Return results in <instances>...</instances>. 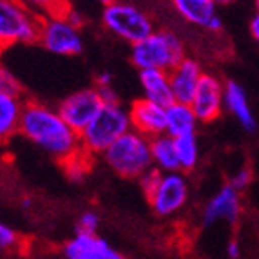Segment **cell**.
<instances>
[{"instance_id": "cell-32", "label": "cell", "mask_w": 259, "mask_h": 259, "mask_svg": "<svg viewBox=\"0 0 259 259\" xmlns=\"http://www.w3.org/2000/svg\"><path fill=\"white\" fill-rule=\"evenodd\" d=\"M248 29H250L252 38H254L255 42L259 44V11H255V13H254V17H252V20H250V26H248Z\"/></svg>"}, {"instance_id": "cell-37", "label": "cell", "mask_w": 259, "mask_h": 259, "mask_svg": "<svg viewBox=\"0 0 259 259\" xmlns=\"http://www.w3.org/2000/svg\"><path fill=\"white\" fill-rule=\"evenodd\" d=\"M255 8H257V11H259V0H255Z\"/></svg>"}, {"instance_id": "cell-30", "label": "cell", "mask_w": 259, "mask_h": 259, "mask_svg": "<svg viewBox=\"0 0 259 259\" xmlns=\"http://www.w3.org/2000/svg\"><path fill=\"white\" fill-rule=\"evenodd\" d=\"M227 255H229L230 259H239L241 257V246H239L238 241H229V245H227Z\"/></svg>"}, {"instance_id": "cell-8", "label": "cell", "mask_w": 259, "mask_h": 259, "mask_svg": "<svg viewBox=\"0 0 259 259\" xmlns=\"http://www.w3.org/2000/svg\"><path fill=\"white\" fill-rule=\"evenodd\" d=\"M189 196V180L182 170H178V172H163L160 185L156 187V190L147 199L156 216L168 218L185 207Z\"/></svg>"}, {"instance_id": "cell-9", "label": "cell", "mask_w": 259, "mask_h": 259, "mask_svg": "<svg viewBox=\"0 0 259 259\" xmlns=\"http://www.w3.org/2000/svg\"><path fill=\"white\" fill-rule=\"evenodd\" d=\"M102 107H104V102L100 98L98 89L87 87V89H80L62 100V104L58 105V112L71 129L82 134L87 129V125L95 120Z\"/></svg>"}, {"instance_id": "cell-20", "label": "cell", "mask_w": 259, "mask_h": 259, "mask_svg": "<svg viewBox=\"0 0 259 259\" xmlns=\"http://www.w3.org/2000/svg\"><path fill=\"white\" fill-rule=\"evenodd\" d=\"M151 154L152 163L161 172H178L180 170V160H178L176 138L170 134H161L151 140Z\"/></svg>"}, {"instance_id": "cell-4", "label": "cell", "mask_w": 259, "mask_h": 259, "mask_svg": "<svg viewBox=\"0 0 259 259\" xmlns=\"http://www.w3.org/2000/svg\"><path fill=\"white\" fill-rule=\"evenodd\" d=\"M129 131H133L129 109L121 104H107L100 109L95 120L80 134L82 149L91 156L104 154L112 143Z\"/></svg>"}, {"instance_id": "cell-15", "label": "cell", "mask_w": 259, "mask_h": 259, "mask_svg": "<svg viewBox=\"0 0 259 259\" xmlns=\"http://www.w3.org/2000/svg\"><path fill=\"white\" fill-rule=\"evenodd\" d=\"M225 111H229L234 120L241 125L246 133H255L257 131V120L254 116V111L250 107L246 91L238 82L229 80L225 82Z\"/></svg>"}, {"instance_id": "cell-33", "label": "cell", "mask_w": 259, "mask_h": 259, "mask_svg": "<svg viewBox=\"0 0 259 259\" xmlns=\"http://www.w3.org/2000/svg\"><path fill=\"white\" fill-rule=\"evenodd\" d=\"M65 17L69 18V20L73 22V24H74L76 27H82V26H83V17H82L80 13H78V11H74V9H69Z\"/></svg>"}, {"instance_id": "cell-7", "label": "cell", "mask_w": 259, "mask_h": 259, "mask_svg": "<svg viewBox=\"0 0 259 259\" xmlns=\"http://www.w3.org/2000/svg\"><path fill=\"white\" fill-rule=\"evenodd\" d=\"M38 42L49 53H55V55L60 56H76L83 49L80 27L74 26L65 15L64 17L44 18Z\"/></svg>"}, {"instance_id": "cell-12", "label": "cell", "mask_w": 259, "mask_h": 259, "mask_svg": "<svg viewBox=\"0 0 259 259\" xmlns=\"http://www.w3.org/2000/svg\"><path fill=\"white\" fill-rule=\"evenodd\" d=\"M62 254L65 259H127L107 239L85 232H76L69 241H65Z\"/></svg>"}, {"instance_id": "cell-38", "label": "cell", "mask_w": 259, "mask_h": 259, "mask_svg": "<svg viewBox=\"0 0 259 259\" xmlns=\"http://www.w3.org/2000/svg\"><path fill=\"white\" fill-rule=\"evenodd\" d=\"M29 259H42V257H29Z\"/></svg>"}, {"instance_id": "cell-23", "label": "cell", "mask_w": 259, "mask_h": 259, "mask_svg": "<svg viewBox=\"0 0 259 259\" xmlns=\"http://www.w3.org/2000/svg\"><path fill=\"white\" fill-rule=\"evenodd\" d=\"M91 158L93 156L85 151H80L76 156H73L69 161H65L64 168H65V174L69 180L73 182H80L85 178V174L89 172V165H91Z\"/></svg>"}, {"instance_id": "cell-11", "label": "cell", "mask_w": 259, "mask_h": 259, "mask_svg": "<svg viewBox=\"0 0 259 259\" xmlns=\"http://www.w3.org/2000/svg\"><path fill=\"white\" fill-rule=\"evenodd\" d=\"M129 116L133 131L147 136L149 140L167 133V107L145 96L134 100L131 104Z\"/></svg>"}, {"instance_id": "cell-21", "label": "cell", "mask_w": 259, "mask_h": 259, "mask_svg": "<svg viewBox=\"0 0 259 259\" xmlns=\"http://www.w3.org/2000/svg\"><path fill=\"white\" fill-rule=\"evenodd\" d=\"M176 149H178V160H180V170L182 172L194 170L199 163V145H198V138H196V133L176 138Z\"/></svg>"}, {"instance_id": "cell-19", "label": "cell", "mask_w": 259, "mask_h": 259, "mask_svg": "<svg viewBox=\"0 0 259 259\" xmlns=\"http://www.w3.org/2000/svg\"><path fill=\"white\" fill-rule=\"evenodd\" d=\"M198 118L190 104L174 102L167 107V134L172 138H180L185 134H194L198 127Z\"/></svg>"}, {"instance_id": "cell-14", "label": "cell", "mask_w": 259, "mask_h": 259, "mask_svg": "<svg viewBox=\"0 0 259 259\" xmlns=\"http://www.w3.org/2000/svg\"><path fill=\"white\" fill-rule=\"evenodd\" d=\"M203 67L198 60L185 56L180 64L174 67L168 76H170V87H172L174 102L190 104L198 91L199 82L203 78Z\"/></svg>"}, {"instance_id": "cell-28", "label": "cell", "mask_w": 259, "mask_h": 259, "mask_svg": "<svg viewBox=\"0 0 259 259\" xmlns=\"http://www.w3.org/2000/svg\"><path fill=\"white\" fill-rule=\"evenodd\" d=\"M229 183L236 190L243 192V190L248 189V185L252 183V172L248 170V168H239V170H236V172L230 176Z\"/></svg>"}, {"instance_id": "cell-10", "label": "cell", "mask_w": 259, "mask_h": 259, "mask_svg": "<svg viewBox=\"0 0 259 259\" xmlns=\"http://www.w3.org/2000/svg\"><path fill=\"white\" fill-rule=\"evenodd\" d=\"M190 107L198 121L210 123L218 120L225 111V82H221L214 74L205 73L194 98L190 102Z\"/></svg>"}, {"instance_id": "cell-3", "label": "cell", "mask_w": 259, "mask_h": 259, "mask_svg": "<svg viewBox=\"0 0 259 259\" xmlns=\"http://www.w3.org/2000/svg\"><path fill=\"white\" fill-rule=\"evenodd\" d=\"M104 160L121 178L140 180L154 167L151 154V140L136 131H129L104 152Z\"/></svg>"}, {"instance_id": "cell-36", "label": "cell", "mask_w": 259, "mask_h": 259, "mask_svg": "<svg viewBox=\"0 0 259 259\" xmlns=\"http://www.w3.org/2000/svg\"><path fill=\"white\" fill-rule=\"evenodd\" d=\"M100 4H104V8L105 6H109V4H112V2H116V0H98Z\"/></svg>"}, {"instance_id": "cell-2", "label": "cell", "mask_w": 259, "mask_h": 259, "mask_svg": "<svg viewBox=\"0 0 259 259\" xmlns=\"http://www.w3.org/2000/svg\"><path fill=\"white\" fill-rule=\"evenodd\" d=\"M185 44L174 31H154L142 42L131 46V62L138 71H170L185 58Z\"/></svg>"}, {"instance_id": "cell-16", "label": "cell", "mask_w": 259, "mask_h": 259, "mask_svg": "<svg viewBox=\"0 0 259 259\" xmlns=\"http://www.w3.org/2000/svg\"><path fill=\"white\" fill-rule=\"evenodd\" d=\"M140 85H142L143 96L156 104L168 107L174 104L172 87H170V76L167 71L160 69H143L138 74Z\"/></svg>"}, {"instance_id": "cell-13", "label": "cell", "mask_w": 259, "mask_h": 259, "mask_svg": "<svg viewBox=\"0 0 259 259\" xmlns=\"http://www.w3.org/2000/svg\"><path fill=\"white\" fill-rule=\"evenodd\" d=\"M241 214V192L230 183L223 185L207 201L203 208V225L212 227L216 223H236Z\"/></svg>"}, {"instance_id": "cell-29", "label": "cell", "mask_w": 259, "mask_h": 259, "mask_svg": "<svg viewBox=\"0 0 259 259\" xmlns=\"http://www.w3.org/2000/svg\"><path fill=\"white\" fill-rule=\"evenodd\" d=\"M100 93V98L104 102V105L107 104H120V98H118L116 91H114V87L107 85V87H96Z\"/></svg>"}, {"instance_id": "cell-1", "label": "cell", "mask_w": 259, "mask_h": 259, "mask_svg": "<svg viewBox=\"0 0 259 259\" xmlns=\"http://www.w3.org/2000/svg\"><path fill=\"white\" fill-rule=\"evenodd\" d=\"M18 133L62 165L83 151L80 134L67 125L58 109L40 102H26Z\"/></svg>"}, {"instance_id": "cell-34", "label": "cell", "mask_w": 259, "mask_h": 259, "mask_svg": "<svg viewBox=\"0 0 259 259\" xmlns=\"http://www.w3.org/2000/svg\"><path fill=\"white\" fill-rule=\"evenodd\" d=\"M221 29H223V22H221L220 15H218V17H214L210 20V24L207 26V31H210V33H220Z\"/></svg>"}, {"instance_id": "cell-25", "label": "cell", "mask_w": 259, "mask_h": 259, "mask_svg": "<svg viewBox=\"0 0 259 259\" xmlns=\"http://www.w3.org/2000/svg\"><path fill=\"white\" fill-rule=\"evenodd\" d=\"M161 176H163V172H161L160 168L151 167V168L147 170V172L143 174V176L138 180V182H140V187H142V190H143V194L147 196V198L152 194V192H154L156 187L160 185Z\"/></svg>"}, {"instance_id": "cell-5", "label": "cell", "mask_w": 259, "mask_h": 259, "mask_svg": "<svg viewBox=\"0 0 259 259\" xmlns=\"http://www.w3.org/2000/svg\"><path fill=\"white\" fill-rule=\"evenodd\" d=\"M42 17L24 0H0V42L2 48L40 40Z\"/></svg>"}, {"instance_id": "cell-17", "label": "cell", "mask_w": 259, "mask_h": 259, "mask_svg": "<svg viewBox=\"0 0 259 259\" xmlns=\"http://www.w3.org/2000/svg\"><path fill=\"white\" fill-rule=\"evenodd\" d=\"M170 4L183 20L203 29H207L212 18L218 17L214 0H170Z\"/></svg>"}, {"instance_id": "cell-6", "label": "cell", "mask_w": 259, "mask_h": 259, "mask_svg": "<svg viewBox=\"0 0 259 259\" xmlns=\"http://www.w3.org/2000/svg\"><path fill=\"white\" fill-rule=\"evenodd\" d=\"M102 24L114 36L129 42L131 46L142 42L154 33V24L142 8L116 0L112 4L105 6L102 13Z\"/></svg>"}, {"instance_id": "cell-31", "label": "cell", "mask_w": 259, "mask_h": 259, "mask_svg": "<svg viewBox=\"0 0 259 259\" xmlns=\"http://www.w3.org/2000/svg\"><path fill=\"white\" fill-rule=\"evenodd\" d=\"M112 85V74L109 71H102L100 74H96V87H107Z\"/></svg>"}, {"instance_id": "cell-26", "label": "cell", "mask_w": 259, "mask_h": 259, "mask_svg": "<svg viewBox=\"0 0 259 259\" xmlns=\"http://www.w3.org/2000/svg\"><path fill=\"white\" fill-rule=\"evenodd\" d=\"M18 241H20V236L13 227L6 223L0 225V248L2 250H15L18 246Z\"/></svg>"}, {"instance_id": "cell-22", "label": "cell", "mask_w": 259, "mask_h": 259, "mask_svg": "<svg viewBox=\"0 0 259 259\" xmlns=\"http://www.w3.org/2000/svg\"><path fill=\"white\" fill-rule=\"evenodd\" d=\"M38 17H64L71 9L67 0H24Z\"/></svg>"}, {"instance_id": "cell-27", "label": "cell", "mask_w": 259, "mask_h": 259, "mask_svg": "<svg viewBox=\"0 0 259 259\" xmlns=\"http://www.w3.org/2000/svg\"><path fill=\"white\" fill-rule=\"evenodd\" d=\"M0 93L18 95V96L22 95V87L18 83V80L6 67H2V71H0Z\"/></svg>"}, {"instance_id": "cell-35", "label": "cell", "mask_w": 259, "mask_h": 259, "mask_svg": "<svg viewBox=\"0 0 259 259\" xmlns=\"http://www.w3.org/2000/svg\"><path fill=\"white\" fill-rule=\"evenodd\" d=\"M236 0H214V4L216 6H230V4H234Z\"/></svg>"}, {"instance_id": "cell-24", "label": "cell", "mask_w": 259, "mask_h": 259, "mask_svg": "<svg viewBox=\"0 0 259 259\" xmlns=\"http://www.w3.org/2000/svg\"><path fill=\"white\" fill-rule=\"evenodd\" d=\"M100 227V216L95 210H83L76 221V232L96 234Z\"/></svg>"}, {"instance_id": "cell-18", "label": "cell", "mask_w": 259, "mask_h": 259, "mask_svg": "<svg viewBox=\"0 0 259 259\" xmlns=\"http://www.w3.org/2000/svg\"><path fill=\"white\" fill-rule=\"evenodd\" d=\"M26 104L18 95L0 93V136L2 140L11 138L20 131L22 114Z\"/></svg>"}]
</instances>
